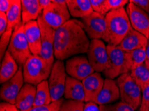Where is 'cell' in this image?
Here are the masks:
<instances>
[{
	"mask_svg": "<svg viewBox=\"0 0 149 111\" xmlns=\"http://www.w3.org/2000/svg\"><path fill=\"white\" fill-rule=\"evenodd\" d=\"M89 38L83 29L82 22L70 19L54 33V57L63 61L79 54L87 53Z\"/></svg>",
	"mask_w": 149,
	"mask_h": 111,
	"instance_id": "obj_1",
	"label": "cell"
},
{
	"mask_svg": "<svg viewBox=\"0 0 149 111\" xmlns=\"http://www.w3.org/2000/svg\"><path fill=\"white\" fill-rule=\"evenodd\" d=\"M107 29L102 39L108 45L118 46L132 29L125 8L110 11L105 16Z\"/></svg>",
	"mask_w": 149,
	"mask_h": 111,
	"instance_id": "obj_2",
	"label": "cell"
},
{
	"mask_svg": "<svg viewBox=\"0 0 149 111\" xmlns=\"http://www.w3.org/2000/svg\"><path fill=\"white\" fill-rule=\"evenodd\" d=\"M52 67L42 57L32 55L22 66L24 82L37 86L49 77Z\"/></svg>",
	"mask_w": 149,
	"mask_h": 111,
	"instance_id": "obj_3",
	"label": "cell"
},
{
	"mask_svg": "<svg viewBox=\"0 0 149 111\" xmlns=\"http://www.w3.org/2000/svg\"><path fill=\"white\" fill-rule=\"evenodd\" d=\"M120 95V100L136 110L142 101V90L134 82L129 72L119 76L116 80Z\"/></svg>",
	"mask_w": 149,
	"mask_h": 111,
	"instance_id": "obj_4",
	"label": "cell"
},
{
	"mask_svg": "<svg viewBox=\"0 0 149 111\" xmlns=\"http://www.w3.org/2000/svg\"><path fill=\"white\" fill-rule=\"evenodd\" d=\"M8 51L19 67L23 66L32 55L25 34L24 24L13 31Z\"/></svg>",
	"mask_w": 149,
	"mask_h": 111,
	"instance_id": "obj_5",
	"label": "cell"
},
{
	"mask_svg": "<svg viewBox=\"0 0 149 111\" xmlns=\"http://www.w3.org/2000/svg\"><path fill=\"white\" fill-rule=\"evenodd\" d=\"M42 17L46 23L56 30L69 21L70 13L65 0H52V3L42 11Z\"/></svg>",
	"mask_w": 149,
	"mask_h": 111,
	"instance_id": "obj_6",
	"label": "cell"
},
{
	"mask_svg": "<svg viewBox=\"0 0 149 111\" xmlns=\"http://www.w3.org/2000/svg\"><path fill=\"white\" fill-rule=\"evenodd\" d=\"M108 62L103 74L107 79H114L125 73H128L126 68V52L118 46L108 45Z\"/></svg>",
	"mask_w": 149,
	"mask_h": 111,
	"instance_id": "obj_7",
	"label": "cell"
},
{
	"mask_svg": "<svg viewBox=\"0 0 149 111\" xmlns=\"http://www.w3.org/2000/svg\"><path fill=\"white\" fill-rule=\"evenodd\" d=\"M66 78L64 62L60 60L56 61L53 65L48 81L52 102L60 100L64 95Z\"/></svg>",
	"mask_w": 149,
	"mask_h": 111,
	"instance_id": "obj_8",
	"label": "cell"
},
{
	"mask_svg": "<svg viewBox=\"0 0 149 111\" xmlns=\"http://www.w3.org/2000/svg\"><path fill=\"white\" fill-rule=\"evenodd\" d=\"M88 59L97 72H103L108 62L107 47L101 39H92L87 52Z\"/></svg>",
	"mask_w": 149,
	"mask_h": 111,
	"instance_id": "obj_9",
	"label": "cell"
},
{
	"mask_svg": "<svg viewBox=\"0 0 149 111\" xmlns=\"http://www.w3.org/2000/svg\"><path fill=\"white\" fill-rule=\"evenodd\" d=\"M41 31V53L40 56L54 65V33L55 30L44 21L42 15L37 20Z\"/></svg>",
	"mask_w": 149,
	"mask_h": 111,
	"instance_id": "obj_10",
	"label": "cell"
},
{
	"mask_svg": "<svg viewBox=\"0 0 149 111\" xmlns=\"http://www.w3.org/2000/svg\"><path fill=\"white\" fill-rule=\"evenodd\" d=\"M66 73L74 79L83 81L94 72L86 57L74 56L68 59L66 63Z\"/></svg>",
	"mask_w": 149,
	"mask_h": 111,
	"instance_id": "obj_11",
	"label": "cell"
},
{
	"mask_svg": "<svg viewBox=\"0 0 149 111\" xmlns=\"http://www.w3.org/2000/svg\"><path fill=\"white\" fill-rule=\"evenodd\" d=\"M24 83L23 67L21 66L19 67L17 73L12 79L2 85L0 90L1 100L5 103L15 105L17 95L24 87Z\"/></svg>",
	"mask_w": 149,
	"mask_h": 111,
	"instance_id": "obj_12",
	"label": "cell"
},
{
	"mask_svg": "<svg viewBox=\"0 0 149 111\" xmlns=\"http://www.w3.org/2000/svg\"><path fill=\"white\" fill-rule=\"evenodd\" d=\"M126 11L132 28L148 39L149 16L147 13L140 7L133 3L131 1H129Z\"/></svg>",
	"mask_w": 149,
	"mask_h": 111,
	"instance_id": "obj_13",
	"label": "cell"
},
{
	"mask_svg": "<svg viewBox=\"0 0 149 111\" xmlns=\"http://www.w3.org/2000/svg\"><path fill=\"white\" fill-rule=\"evenodd\" d=\"M83 29L88 37L92 39H102L107 29L105 16L94 12L82 18Z\"/></svg>",
	"mask_w": 149,
	"mask_h": 111,
	"instance_id": "obj_14",
	"label": "cell"
},
{
	"mask_svg": "<svg viewBox=\"0 0 149 111\" xmlns=\"http://www.w3.org/2000/svg\"><path fill=\"white\" fill-rule=\"evenodd\" d=\"M85 92V102H95L102 89L104 79L99 72H94L82 81Z\"/></svg>",
	"mask_w": 149,
	"mask_h": 111,
	"instance_id": "obj_15",
	"label": "cell"
},
{
	"mask_svg": "<svg viewBox=\"0 0 149 111\" xmlns=\"http://www.w3.org/2000/svg\"><path fill=\"white\" fill-rule=\"evenodd\" d=\"M120 98V95L116 81L106 79L102 89L94 103L99 106L110 105L116 103Z\"/></svg>",
	"mask_w": 149,
	"mask_h": 111,
	"instance_id": "obj_16",
	"label": "cell"
},
{
	"mask_svg": "<svg viewBox=\"0 0 149 111\" xmlns=\"http://www.w3.org/2000/svg\"><path fill=\"white\" fill-rule=\"evenodd\" d=\"M24 31L29 47L33 55L41 53V31L37 21H31L24 25Z\"/></svg>",
	"mask_w": 149,
	"mask_h": 111,
	"instance_id": "obj_17",
	"label": "cell"
},
{
	"mask_svg": "<svg viewBox=\"0 0 149 111\" xmlns=\"http://www.w3.org/2000/svg\"><path fill=\"white\" fill-rule=\"evenodd\" d=\"M147 44L148 38L132 28L119 44L118 47L123 51L128 53L138 49L146 47Z\"/></svg>",
	"mask_w": 149,
	"mask_h": 111,
	"instance_id": "obj_18",
	"label": "cell"
},
{
	"mask_svg": "<svg viewBox=\"0 0 149 111\" xmlns=\"http://www.w3.org/2000/svg\"><path fill=\"white\" fill-rule=\"evenodd\" d=\"M36 94V87L26 83L18 94L15 105L21 111H28L33 106Z\"/></svg>",
	"mask_w": 149,
	"mask_h": 111,
	"instance_id": "obj_19",
	"label": "cell"
},
{
	"mask_svg": "<svg viewBox=\"0 0 149 111\" xmlns=\"http://www.w3.org/2000/svg\"><path fill=\"white\" fill-rule=\"evenodd\" d=\"M64 97L68 100L85 102V92L82 82L72 77H67Z\"/></svg>",
	"mask_w": 149,
	"mask_h": 111,
	"instance_id": "obj_20",
	"label": "cell"
},
{
	"mask_svg": "<svg viewBox=\"0 0 149 111\" xmlns=\"http://www.w3.org/2000/svg\"><path fill=\"white\" fill-rule=\"evenodd\" d=\"M22 23L25 25L31 21H37L42 14L39 0H22Z\"/></svg>",
	"mask_w": 149,
	"mask_h": 111,
	"instance_id": "obj_21",
	"label": "cell"
},
{
	"mask_svg": "<svg viewBox=\"0 0 149 111\" xmlns=\"http://www.w3.org/2000/svg\"><path fill=\"white\" fill-rule=\"evenodd\" d=\"M19 70L17 63L8 51L2 59L0 69V81L3 84L12 79Z\"/></svg>",
	"mask_w": 149,
	"mask_h": 111,
	"instance_id": "obj_22",
	"label": "cell"
},
{
	"mask_svg": "<svg viewBox=\"0 0 149 111\" xmlns=\"http://www.w3.org/2000/svg\"><path fill=\"white\" fill-rule=\"evenodd\" d=\"M66 4L74 17L84 18L94 12L90 0H66Z\"/></svg>",
	"mask_w": 149,
	"mask_h": 111,
	"instance_id": "obj_23",
	"label": "cell"
},
{
	"mask_svg": "<svg viewBox=\"0 0 149 111\" xmlns=\"http://www.w3.org/2000/svg\"><path fill=\"white\" fill-rule=\"evenodd\" d=\"M8 17V29L14 31L23 25L22 23V1L12 0V5L6 13Z\"/></svg>",
	"mask_w": 149,
	"mask_h": 111,
	"instance_id": "obj_24",
	"label": "cell"
},
{
	"mask_svg": "<svg viewBox=\"0 0 149 111\" xmlns=\"http://www.w3.org/2000/svg\"><path fill=\"white\" fill-rule=\"evenodd\" d=\"M146 47H143L126 53V68L128 72L145 63Z\"/></svg>",
	"mask_w": 149,
	"mask_h": 111,
	"instance_id": "obj_25",
	"label": "cell"
},
{
	"mask_svg": "<svg viewBox=\"0 0 149 111\" xmlns=\"http://www.w3.org/2000/svg\"><path fill=\"white\" fill-rule=\"evenodd\" d=\"M52 103L48 81H44L36 86V94L33 106L49 105Z\"/></svg>",
	"mask_w": 149,
	"mask_h": 111,
	"instance_id": "obj_26",
	"label": "cell"
},
{
	"mask_svg": "<svg viewBox=\"0 0 149 111\" xmlns=\"http://www.w3.org/2000/svg\"><path fill=\"white\" fill-rule=\"evenodd\" d=\"M129 73L141 90L146 85H149V68L146 66L145 63L135 68Z\"/></svg>",
	"mask_w": 149,
	"mask_h": 111,
	"instance_id": "obj_27",
	"label": "cell"
},
{
	"mask_svg": "<svg viewBox=\"0 0 149 111\" xmlns=\"http://www.w3.org/2000/svg\"><path fill=\"white\" fill-rule=\"evenodd\" d=\"M100 111H135L134 108L123 102H117L110 105L100 106Z\"/></svg>",
	"mask_w": 149,
	"mask_h": 111,
	"instance_id": "obj_28",
	"label": "cell"
},
{
	"mask_svg": "<svg viewBox=\"0 0 149 111\" xmlns=\"http://www.w3.org/2000/svg\"><path fill=\"white\" fill-rule=\"evenodd\" d=\"M84 102L68 100L63 103L60 111H84Z\"/></svg>",
	"mask_w": 149,
	"mask_h": 111,
	"instance_id": "obj_29",
	"label": "cell"
},
{
	"mask_svg": "<svg viewBox=\"0 0 149 111\" xmlns=\"http://www.w3.org/2000/svg\"><path fill=\"white\" fill-rule=\"evenodd\" d=\"M64 101L63 99L55 102H52L50 104L47 105L33 106L28 111H60L61 106Z\"/></svg>",
	"mask_w": 149,
	"mask_h": 111,
	"instance_id": "obj_30",
	"label": "cell"
},
{
	"mask_svg": "<svg viewBox=\"0 0 149 111\" xmlns=\"http://www.w3.org/2000/svg\"><path fill=\"white\" fill-rule=\"evenodd\" d=\"M12 29H7V30L3 35H1V39H0V57L1 59H3L4 55L6 53V48L8 45H10L11 38H12Z\"/></svg>",
	"mask_w": 149,
	"mask_h": 111,
	"instance_id": "obj_31",
	"label": "cell"
},
{
	"mask_svg": "<svg viewBox=\"0 0 149 111\" xmlns=\"http://www.w3.org/2000/svg\"><path fill=\"white\" fill-rule=\"evenodd\" d=\"M92 10L94 12L106 16L109 12L107 5V0H90Z\"/></svg>",
	"mask_w": 149,
	"mask_h": 111,
	"instance_id": "obj_32",
	"label": "cell"
},
{
	"mask_svg": "<svg viewBox=\"0 0 149 111\" xmlns=\"http://www.w3.org/2000/svg\"><path fill=\"white\" fill-rule=\"evenodd\" d=\"M139 111H149V85L142 89V101Z\"/></svg>",
	"mask_w": 149,
	"mask_h": 111,
	"instance_id": "obj_33",
	"label": "cell"
},
{
	"mask_svg": "<svg viewBox=\"0 0 149 111\" xmlns=\"http://www.w3.org/2000/svg\"><path fill=\"white\" fill-rule=\"evenodd\" d=\"M129 1L128 0H107V5L109 11L117 10L124 8L126 5H128Z\"/></svg>",
	"mask_w": 149,
	"mask_h": 111,
	"instance_id": "obj_34",
	"label": "cell"
},
{
	"mask_svg": "<svg viewBox=\"0 0 149 111\" xmlns=\"http://www.w3.org/2000/svg\"><path fill=\"white\" fill-rule=\"evenodd\" d=\"M8 21L5 13L0 12V35H2L8 29Z\"/></svg>",
	"mask_w": 149,
	"mask_h": 111,
	"instance_id": "obj_35",
	"label": "cell"
},
{
	"mask_svg": "<svg viewBox=\"0 0 149 111\" xmlns=\"http://www.w3.org/2000/svg\"><path fill=\"white\" fill-rule=\"evenodd\" d=\"M131 1L143 9L149 16V0H131Z\"/></svg>",
	"mask_w": 149,
	"mask_h": 111,
	"instance_id": "obj_36",
	"label": "cell"
},
{
	"mask_svg": "<svg viewBox=\"0 0 149 111\" xmlns=\"http://www.w3.org/2000/svg\"><path fill=\"white\" fill-rule=\"evenodd\" d=\"M12 0H1L0 1V12L7 13L11 5Z\"/></svg>",
	"mask_w": 149,
	"mask_h": 111,
	"instance_id": "obj_37",
	"label": "cell"
},
{
	"mask_svg": "<svg viewBox=\"0 0 149 111\" xmlns=\"http://www.w3.org/2000/svg\"><path fill=\"white\" fill-rule=\"evenodd\" d=\"M0 111H21L14 105H11L3 102L0 105Z\"/></svg>",
	"mask_w": 149,
	"mask_h": 111,
	"instance_id": "obj_38",
	"label": "cell"
},
{
	"mask_svg": "<svg viewBox=\"0 0 149 111\" xmlns=\"http://www.w3.org/2000/svg\"><path fill=\"white\" fill-rule=\"evenodd\" d=\"M84 111H100V106L94 102H88L85 104Z\"/></svg>",
	"mask_w": 149,
	"mask_h": 111,
	"instance_id": "obj_39",
	"label": "cell"
},
{
	"mask_svg": "<svg viewBox=\"0 0 149 111\" xmlns=\"http://www.w3.org/2000/svg\"><path fill=\"white\" fill-rule=\"evenodd\" d=\"M39 3L40 8H41L42 10L43 11L44 9L48 8L50 5L52 3V1L51 0H39Z\"/></svg>",
	"mask_w": 149,
	"mask_h": 111,
	"instance_id": "obj_40",
	"label": "cell"
},
{
	"mask_svg": "<svg viewBox=\"0 0 149 111\" xmlns=\"http://www.w3.org/2000/svg\"><path fill=\"white\" fill-rule=\"evenodd\" d=\"M146 59L145 61V65L149 68V37L148 39V44L146 48Z\"/></svg>",
	"mask_w": 149,
	"mask_h": 111,
	"instance_id": "obj_41",
	"label": "cell"
}]
</instances>
